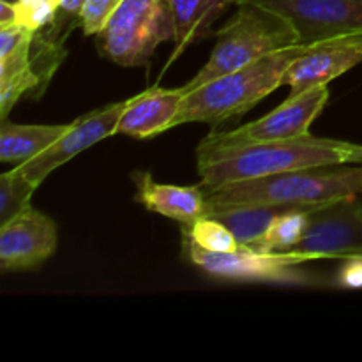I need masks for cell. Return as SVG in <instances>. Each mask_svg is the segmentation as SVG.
I'll return each mask as SVG.
<instances>
[{
	"instance_id": "obj_2",
	"label": "cell",
	"mask_w": 362,
	"mask_h": 362,
	"mask_svg": "<svg viewBox=\"0 0 362 362\" xmlns=\"http://www.w3.org/2000/svg\"><path fill=\"white\" fill-rule=\"evenodd\" d=\"M209 207L225 205H276L290 211L318 207L362 194V163L315 166L240 180L205 191Z\"/></svg>"
},
{
	"instance_id": "obj_4",
	"label": "cell",
	"mask_w": 362,
	"mask_h": 362,
	"mask_svg": "<svg viewBox=\"0 0 362 362\" xmlns=\"http://www.w3.org/2000/svg\"><path fill=\"white\" fill-rule=\"evenodd\" d=\"M232 18L216 30V45L207 62L182 87L184 92L214 78L243 69L279 49L299 46L292 25L255 2L239 4Z\"/></svg>"
},
{
	"instance_id": "obj_22",
	"label": "cell",
	"mask_w": 362,
	"mask_h": 362,
	"mask_svg": "<svg viewBox=\"0 0 362 362\" xmlns=\"http://www.w3.org/2000/svg\"><path fill=\"white\" fill-rule=\"evenodd\" d=\"M18 25L39 32L48 28L59 18L62 0H16Z\"/></svg>"
},
{
	"instance_id": "obj_29",
	"label": "cell",
	"mask_w": 362,
	"mask_h": 362,
	"mask_svg": "<svg viewBox=\"0 0 362 362\" xmlns=\"http://www.w3.org/2000/svg\"><path fill=\"white\" fill-rule=\"evenodd\" d=\"M4 2H11V4H14V2H16V0H4Z\"/></svg>"
},
{
	"instance_id": "obj_9",
	"label": "cell",
	"mask_w": 362,
	"mask_h": 362,
	"mask_svg": "<svg viewBox=\"0 0 362 362\" xmlns=\"http://www.w3.org/2000/svg\"><path fill=\"white\" fill-rule=\"evenodd\" d=\"M311 260L362 257V209L359 197L318 207L310 212L303 239L292 247Z\"/></svg>"
},
{
	"instance_id": "obj_12",
	"label": "cell",
	"mask_w": 362,
	"mask_h": 362,
	"mask_svg": "<svg viewBox=\"0 0 362 362\" xmlns=\"http://www.w3.org/2000/svg\"><path fill=\"white\" fill-rule=\"evenodd\" d=\"M362 62V48L354 39L320 42L306 46L283 76L290 95L315 87H324Z\"/></svg>"
},
{
	"instance_id": "obj_21",
	"label": "cell",
	"mask_w": 362,
	"mask_h": 362,
	"mask_svg": "<svg viewBox=\"0 0 362 362\" xmlns=\"http://www.w3.org/2000/svg\"><path fill=\"white\" fill-rule=\"evenodd\" d=\"M35 189L37 186L25 179L16 166L9 172H4L0 175V225L27 209Z\"/></svg>"
},
{
	"instance_id": "obj_30",
	"label": "cell",
	"mask_w": 362,
	"mask_h": 362,
	"mask_svg": "<svg viewBox=\"0 0 362 362\" xmlns=\"http://www.w3.org/2000/svg\"><path fill=\"white\" fill-rule=\"evenodd\" d=\"M359 205H361V209H362V194L359 197Z\"/></svg>"
},
{
	"instance_id": "obj_8",
	"label": "cell",
	"mask_w": 362,
	"mask_h": 362,
	"mask_svg": "<svg viewBox=\"0 0 362 362\" xmlns=\"http://www.w3.org/2000/svg\"><path fill=\"white\" fill-rule=\"evenodd\" d=\"M329 103V85L315 87L286 98L285 103L255 122L244 124L225 133H212L202 140L205 145H237L255 141L288 140L310 134L311 124L317 120Z\"/></svg>"
},
{
	"instance_id": "obj_14",
	"label": "cell",
	"mask_w": 362,
	"mask_h": 362,
	"mask_svg": "<svg viewBox=\"0 0 362 362\" xmlns=\"http://www.w3.org/2000/svg\"><path fill=\"white\" fill-rule=\"evenodd\" d=\"M136 200L147 211L173 219L182 226L193 225L207 216V194L202 186L159 184L148 172L134 173Z\"/></svg>"
},
{
	"instance_id": "obj_24",
	"label": "cell",
	"mask_w": 362,
	"mask_h": 362,
	"mask_svg": "<svg viewBox=\"0 0 362 362\" xmlns=\"http://www.w3.org/2000/svg\"><path fill=\"white\" fill-rule=\"evenodd\" d=\"M338 285L345 290H362V257L345 258L338 272Z\"/></svg>"
},
{
	"instance_id": "obj_6",
	"label": "cell",
	"mask_w": 362,
	"mask_h": 362,
	"mask_svg": "<svg viewBox=\"0 0 362 362\" xmlns=\"http://www.w3.org/2000/svg\"><path fill=\"white\" fill-rule=\"evenodd\" d=\"M184 250L191 264L214 279L235 283H290V285H315L313 276L300 271V264L313 262L299 251H272L262 253L250 246L235 251L216 253L197 246L184 237Z\"/></svg>"
},
{
	"instance_id": "obj_17",
	"label": "cell",
	"mask_w": 362,
	"mask_h": 362,
	"mask_svg": "<svg viewBox=\"0 0 362 362\" xmlns=\"http://www.w3.org/2000/svg\"><path fill=\"white\" fill-rule=\"evenodd\" d=\"M34 42V41H32ZM32 42L0 59V115L6 119L23 95L41 94L42 81L32 64Z\"/></svg>"
},
{
	"instance_id": "obj_11",
	"label": "cell",
	"mask_w": 362,
	"mask_h": 362,
	"mask_svg": "<svg viewBox=\"0 0 362 362\" xmlns=\"http://www.w3.org/2000/svg\"><path fill=\"white\" fill-rule=\"evenodd\" d=\"M57 244L55 221L28 205L20 214L0 225V267L4 272L37 267L55 253Z\"/></svg>"
},
{
	"instance_id": "obj_25",
	"label": "cell",
	"mask_w": 362,
	"mask_h": 362,
	"mask_svg": "<svg viewBox=\"0 0 362 362\" xmlns=\"http://www.w3.org/2000/svg\"><path fill=\"white\" fill-rule=\"evenodd\" d=\"M7 25H18L16 6L0 0V27H7Z\"/></svg>"
},
{
	"instance_id": "obj_19",
	"label": "cell",
	"mask_w": 362,
	"mask_h": 362,
	"mask_svg": "<svg viewBox=\"0 0 362 362\" xmlns=\"http://www.w3.org/2000/svg\"><path fill=\"white\" fill-rule=\"evenodd\" d=\"M310 212L308 211H288L279 214L267 232L264 233L257 244H253V250L262 253H272V251H290L306 232Z\"/></svg>"
},
{
	"instance_id": "obj_1",
	"label": "cell",
	"mask_w": 362,
	"mask_h": 362,
	"mask_svg": "<svg viewBox=\"0 0 362 362\" xmlns=\"http://www.w3.org/2000/svg\"><path fill=\"white\" fill-rule=\"evenodd\" d=\"M200 186L205 191L240 180L260 179L315 166L362 163V145L318 138L313 134L288 140L237 145H198Z\"/></svg>"
},
{
	"instance_id": "obj_28",
	"label": "cell",
	"mask_w": 362,
	"mask_h": 362,
	"mask_svg": "<svg viewBox=\"0 0 362 362\" xmlns=\"http://www.w3.org/2000/svg\"><path fill=\"white\" fill-rule=\"evenodd\" d=\"M233 4H235V6H239V4H243V2H247V0H232Z\"/></svg>"
},
{
	"instance_id": "obj_26",
	"label": "cell",
	"mask_w": 362,
	"mask_h": 362,
	"mask_svg": "<svg viewBox=\"0 0 362 362\" xmlns=\"http://www.w3.org/2000/svg\"><path fill=\"white\" fill-rule=\"evenodd\" d=\"M81 6H83V0H62V9H60L59 16L76 18L78 20Z\"/></svg>"
},
{
	"instance_id": "obj_7",
	"label": "cell",
	"mask_w": 362,
	"mask_h": 362,
	"mask_svg": "<svg viewBox=\"0 0 362 362\" xmlns=\"http://www.w3.org/2000/svg\"><path fill=\"white\" fill-rule=\"evenodd\" d=\"M292 25L299 45L362 37V0H247Z\"/></svg>"
},
{
	"instance_id": "obj_20",
	"label": "cell",
	"mask_w": 362,
	"mask_h": 362,
	"mask_svg": "<svg viewBox=\"0 0 362 362\" xmlns=\"http://www.w3.org/2000/svg\"><path fill=\"white\" fill-rule=\"evenodd\" d=\"M182 235L193 240L197 246L207 251H216V253H226V251H235L240 247L232 230L211 216H204L193 225L182 226Z\"/></svg>"
},
{
	"instance_id": "obj_18",
	"label": "cell",
	"mask_w": 362,
	"mask_h": 362,
	"mask_svg": "<svg viewBox=\"0 0 362 362\" xmlns=\"http://www.w3.org/2000/svg\"><path fill=\"white\" fill-rule=\"evenodd\" d=\"M288 211L290 209L276 205H225L209 207L207 216L228 226L240 246H253L264 237L271 223Z\"/></svg>"
},
{
	"instance_id": "obj_27",
	"label": "cell",
	"mask_w": 362,
	"mask_h": 362,
	"mask_svg": "<svg viewBox=\"0 0 362 362\" xmlns=\"http://www.w3.org/2000/svg\"><path fill=\"white\" fill-rule=\"evenodd\" d=\"M354 41H356V42H357V45H359V46H361V48H362V37H356V39H354Z\"/></svg>"
},
{
	"instance_id": "obj_23",
	"label": "cell",
	"mask_w": 362,
	"mask_h": 362,
	"mask_svg": "<svg viewBox=\"0 0 362 362\" xmlns=\"http://www.w3.org/2000/svg\"><path fill=\"white\" fill-rule=\"evenodd\" d=\"M120 2L122 0H83V6L78 14V25L81 27V32L88 37L98 35L106 27Z\"/></svg>"
},
{
	"instance_id": "obj_13",
	"label": "cell",
	"mask_w": 362,
	"mask_h": 362,
	"mask_svg": "<svg viewBox=\"0 0 362 362\" xmlns=\"http://www.w3.org/2000/svg\"><path fill=\"white\" fill-rule=\"evenodd\" d=\"M182 99V87H154L127 99L126 108L117 126V134H127L131 138L145 140L172 129L175 117L180 112Z\"/></svg>"
},
{
	"instance_id": "obj_10",
	"label": "cell",
	"mask_w": 362,
	"mask_h": 362,
	"mask_svg": "<svg viewBox=\"0 0 362 362\" xmlns=\"http://www.w3.org/2000/svg\"><path fill=\"white\" fill-rule=\"evenodd\" d=\"M124 108H126V101L112 103L80 117L74 122H69L67 131L55 144L49 145L45 152L35 156L30 161L16 166L18 172L39 187L49 173L66 165L74 156L106 140L112 134H117V126H119Z\"/></svg>"
},
{
	"instance_id": "obj_5",
	"label": "cell",
	"mask_w": 362,
	"mask_h": 362,
	"mask_svg": "<svg viewBox=\"0 0 362 362\" xmlns=\"http://www.w3.org/2000/svg\"><path fill=\"white\" fill-rule=\"evenodd\" d=\"M173 41L166 0H122L95 35L99 53L124 67L145 66L161 42Z\"/></svg>"
},
{
	"instance_id": "obj_16",
	"label": "cell",
	"mask_w": 362,
	"mask_h": 362,
	"mask_svg": "<svg viewBox=\"0 0 362 362\" xmlns=\"http://www.w3.org/2000/svg\"><path fill=\"white\" fill-rule=\"evenodd\" d=\"M69 124L0 122V161L20 166L45 152L67 131Z\"/></svg>"
},
{
	"instance_id": "obj_15",
	"label": "cell",
	"mask_w": 362,
	"mask_h": 362,
	"mask_svg": "<svg viewBox=\"0 0 362 362\" xmlns=\"http://www.w3.org/2000/svg\"><path fill=\"white\" fill-rule=\"evenodd\" d=\"M173 23V57L211 34L212 23L232 6V0H166Z\"/></svg>"
},
{
	"instance_id": "obj_3",
	"label": "cell",
	"mask_w": 362,
	"mask_h": 362,
	"mask_svg": "<svg viewBox=\"0 0 362 362\" xmlns=\"http://www.w3.org/2000/svg\"><path fill=\"white\" fill-rule=\"evenodd\" d=\"M304 49V45L279 49L243 69L223 74L184 92L182 105L173 127L193 122L216 126L233 117L244 115L262 99L281 87L288 66Z\"/></svg>"
}]
</instances>
